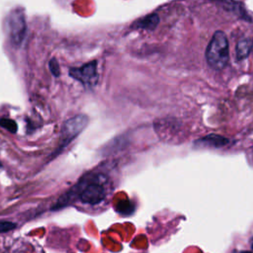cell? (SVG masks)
I'll use <instances>...</instances> for the list:
<instances>
[{
    "mask_svg": "<svg viewBox=\"0 0 253 253\" xmlns=\"http://www.w3.org/2000/svg\"><path fill=\"white\" fill-rule=\"evenodd\" d=\"M112 181L106 174L94 173L86 176L80 183L82 186L79 193V200L89 206H99L103 204L110 192L113 190Z\"/></svg>",
    "mask_w": 253,
    "mask_h": 253,
    "instance_id": "1",
    "label": "cell"
},
{
    "mask_svg": "<svg viewBox=\"0 0 253 253\" xmlns=\"http://www.w3.org/2000/svg\"><path fill=\"white\" fill-rule=\"evenodd\" d=\"M206 57L209 65L215 70H220L226 66L229 58V49L228 41L223 32L217 31L213 34L207 47Z\"/></svg>",
    "mask_w": 253,
    "mask_h": 253,
    "instance_id": "2",
    "label": "cell"
},
{
    "mask_svg": "<svg viewBox=\"0 0 253 253\" xmlns=\"http://www.w3.org/2000/svg\"><path fill=\"white\" fill-rule=\"evenodd\" d=\"M7 27L11 42L16 46L21 45L27 32L25 14L21 9H14L10 12L7 19Z\"/></svg>",
    "mask_w": 253,
    "mask_h": 253,
    "instance_id": "3",
    "label": "cell"
},
{
    "mask_svg": "<svg viewBox=\"0 0 253 253\" xmlns=\"http://www.w3.org/2000/svg\"><path fill=\"white\" fill-rule=\"evenodd\" d=\"M69 76L79 81L85 87L95 86L98 82L97 61H90L80 67H71L69 69Z\"/></svg>",
    "mask_w": 253,
    "mask_h": 253,
    "instance_id": "4",
    "label": "cell"
},
{
    "mask_svg": "<svg viewBox=\"0 0 253 253\" xmlns=\"http://www.w3.org/2000/svg\"><path fill=\"white\" fill-rule=\"evenodd\" d=\"M89 118L85 115H77L67 120L62 126V140L65 145L78 135L88 125Z\"/></svg>",
    "mask_w": 253,
    "mask_h": 253,
    "instance_id": "5",
    "label": "cell"
},
{
    "mask_svg": "<svg viewBox=\"0 0 253 253\" xmlns=\"http://www.w3.org/2000/svg\"><path fill=\"white\" fill-rule=\"evenodd\" d=\"M159 23V17L157 14H150L147 15L141 19H138L135 21L131 28L133 29H147V30H153Z\"/></svg>",
    "mask_w": 253,
    "mask_h": 253,
    "instance_id": "6",
    "label": "cell"
},
{
    "mask_svg": "<svg viewBox=\"0 0 253 253\" xmlns=\"http://www.w3.org/2000/svg\"><path fill=\"white\" fill-rule=\"evenodd\" d=\"M253 47V41L250 39H241L236 44V57L238 60L247 57Z\"/></svg>",
    "mask_w": 253,
    "mask_h": 253,
    "instance_id": "7",
    "label": "cell"
},
{
    "mask_svg": "<svg viewBox=\"0 0 253 253\" xmlns=\"http://www.w3.org/2000/svg\"><path fill=\"white\" fill-rule=\"evenodd\" d=\"M0 126L11 132H17V129H18L17 124L11 119H5V118L0 119Z\"/></svg>",
    "mask_w": 253,
    "mask_h": 253,
    "instance_id": "8",
    "label": "cell"
},
{
    "mask_svg": "<svg viewBox=\"0 0 253 253\" xmlns=\"http://www.w3.org/2000/svg\"><path fill=\"white\" fill-rule=\"evenodd\" d=\"M203 141H207L208 143H214L215 146L218 145H223L224 143H226V139L224 137L218 136V135H214V134H211L209 136H206L203 138Z\"/></svg>",
    "mask_w": 253,
    "mask_h": 253,
    "instance_id": "9",
    "label": "cell"
},
{
    "mask_svg": "<svg viewBox=\"0 0 253 253\" xmlns=\"http://www.w3.org/2000/svg\"><path fill=\"white\" fill-rule=\"evenodd\" d=\"M48 67H49V70H50V72L52 73V75L54 77H59L60 68H59V64H58V61H57L56 58L53 57L48 61Z\"/></svg>",
    "mask_w": 253,
    "mask_h": 253,
    "instance_id": "10",
    "label": "cell"
},
{
    "mask_svg": "<svg viewBox=\"0 0 253 253\" xmlns=\"http://www.w3.org/2000/svg\"><path fill=\"white\" fill-rule=\"evenodd\" d=\"M16 227V223L12 221L7 220H1L0 221V233H4L7 231H10Z\"/></svg>",
    "mask_w": 253,
    "mask_h": 253,
    "instance_id": "11",
    "label": "cell"
},
{
    "mask_svg": "<svg viewBox=\"0 0 253 253\" xmlns=\"http://www.w3.org/2000/svg\"><path fill=\"white\" fill-rule=\"evenodd\" d=\"M231 253H252L249 250H233Z\"/></svg>",
    "mask_w": 253,
    "mask_h": 253,
    "instance_id": "12",
    "label": "cell"
},
{
    "mask_svg": "<svg viewBox=\"0 0 253 253\" xmlns=\"http://www.w3.org/2000/svg\"><path fill=\"white\" fill-rule=\"evenodd\" d=\"M1 167H2V163L0 162V168H1Z\"/></svg>",
    "mask_w": 253,
    "mask_h": 253,
    "instance_id": "13",
    "label": "cell"
}]
</instances>
